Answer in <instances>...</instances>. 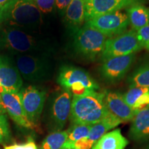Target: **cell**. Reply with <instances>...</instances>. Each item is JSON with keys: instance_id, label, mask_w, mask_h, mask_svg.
Returning a JSON list of instances; mask_svg holds the SVG:
<instances>
[{"instance_id": "3", "label": "cell", "mask_w": 149, "mask_h": 149, "mask_svg": "<svg viewBox=\"0 0 149 149\" xmlns=\"http://www.w3.org/2000/svg\"><path fill=\"white\" fill-rule=\"evenodd\" d=\"M0 50L15 55L44 54L46 43L33 33L19 28L0 26Z\"/></svg>"}, {"instance_id": "34", "label": "cell", "mask_w": 149, "mask_h": 149, "mask_svg": "<svg viewBox=\"0 0 149 149\" xmlns=\"http://www.w3.org/2000/svg\"><path fill=\"white\" fill-rule=\"evenodd\" d=\"M61 149H69V148H61Z\"/></svg>"}, {"instance_id": "13", "label": "cell", "mask_w": 149, "mask_h": 149, "mask_svg": "<svg viewBox=\"0 0 149 149\" xmlns=\"http://www.w3.org/2000/svg\"><path fill=\"white\" fill-rule=\"evenodd\" d=\"M72 105V94L69 91L64 89L54 100L51 107V119L53 128L61 130L70 117Z\"/></svg>"}, {"instance_id": "20", "label": "cell", "mask_w": 149, "mask_h": 149, "mask_svg": "<svg viewBox=\"0 0 149 149\" xmlns=\"http://www.w3.org/2000/svg\"><path fill=\"white\" fill-rule=\"evenodd\" d=\"M66 22L78 26L85 21V0H72L65 11Z\"/></svg>"}, {"instance_id": "26", "label": "cell", "mask_w": 149, "mask_h": 149, "mask_svg": "<svg viewBox=\"0 0 149 149\" xmlns=\"http://www.w3.org/2000/svg\"><path fill=\"white\" fill-rule=\"evenodd\" d=\"M94 144H93L89 139L86 137L74 141L70 144L65 143L62 148H69V149H92Z\"/></svg>"}, {"instance_id": "22", "label": "cell", "mask_w": 149, "mask_h": 149, "mask_svg": "<svg viewBox=\"0 0 149 149\" xmlns=\"http://www.w3.org/2000/svg\"><path fill=\"white\" fill-rule=\"evenodd\" d=\"M91 126L86 124H72V127L68 130V139L65 143L70 144L79 139L88 137Z\"/></svg>"}, {"instance_id": "14", "label": "cell", "mask_w": 149, "mask_h": 149, "mask_svg": "<svg viewBox=\"0 0 149 149\" xmlns=\"http://www.w3.org/2000/svg\"><path fill=\"white\" fill-rule=\"evenodd\" d=\"M137 0H85V21L130 6Z\"/></svg>"}, {"instance_id": "4", "label": "cell", "mask_w": 149, "mask_h": 149, "mask_svg": "<svg viewBox=\"0 0 149 149\" xmlns=\"http://www.w3.org/2000/svg\"><path fill=\"white\" fill-rule=\"evenodd\" d=\"M57 81L73 96H81L99 89L95 81L86 71L71 66H64L59 70Z\"/></svg>"}, {"instance_id": "2", "label": "cell", "mask_w": 149, "mask_h": 149, "mask_svg": "<svg viewBox=\"0 0 149 149\" xmlns=\"http://www.w3.org/2000/svg\"><path fill=\"white\" fill-rule=\"evenodd\" d=\"M110 113L105 104V93L91 91L72 99L70 119L72 124L93 125Z\"/></svg>"}, {"instance_id": "32", "label": "cell", "mask_w": 149, "mask_h": 149, "mask_svg": "<svg viewBox=\"0 0 149 149\" xmlns=\"http://www.w3.org/2000/svg\"><path fill=\"white\" fill-rule=\"evenodd\" d=\"M10 0H0V10L3 8L6 4H7Z\"/></svg>"}, {"instance_id": "5", "label": "cell", "mask_w": 149, "mask_h": 149, "mask_svg": "<svg viewBox=\"0 0 149 149\" xmlns=\"http://www.w3.org/2000/svg\"><path fill=\"white\" fill-rule=\"evenodd\" d=\"M107 40L106 35L86 24L74 35V50L81 57L93 60L102 55Z\"/></svg>"}, {"instance_id": "21", "label": "cell", "mask_w": 149, "mask_h": 149, "mask_svg": "<svg viewBox=\"0 0 149 149\" xmlns=\"http://www.w3.org/2000/svg\"><path fill=\"white\" fill-rule=\"evenodd\" d=\"M68 130L53 132L42 141L40 149H61L68 139Z\"/></svg>"}, {"instance_id": "7", "label": "cell", "mask_w": 149, "mask_h": 149, "mask_svg": "<svg viewBox=\"0 0 149 149\" xmlns=\"http://www.w3.org/2000/svg\"><path fill=\"white\" fill-rule=\"evenodd\" d=\"M142 48L136 31L124 32L118 36L108 39L101 55L102 59L105 61L112 57L135 54Z\"/></svg>"}, {"instance_id": "24", "label": "cell", "mask_w": 149, "mask_h": 149, "mask_svg": "<svg viewBox=\"0 0 149 149\" xmlns=\"http://www.w3.org/2000/svg\"><path fill=\"white\" fill-rule=\"evenodd\" d=\"M149 91L148 88H145V87H138V86H132L125 94L123 95L124 100L130 107L133 108L135 105V102L137 100Z\"/></svg>"}, {"instance_id": "35", "label": "cell", "mask_w": 149, "mask_h": 149, "mask_svg": "<svg viewBox=\"0 0 149 149\" xmlns=\"http://www.w3.org/2000/svg\"><path fill=\"white\" fill-rule=\"evenodd\" d=\"M0 101H1V97H0Z\"/></svg>"}, {"instance_id": "10", "label": "cell", "mask_w": 149, "mask_h": 149, "mask_svg": "<svg viewBox=\"0 0 149 149\" xmlns=\"http://www.w3.org/2000/svg\"><path fill=\"white\" fill-rule=\"evenodd\" d=\"M22 104L29 120L37 126L42 115L46 100V92L34 86L20 91Z\"/></svg>"}, {"instance_id": "11", "label": "cell", "mask_w": 149, "mask_h": 149, "mask_svg": "<svg viewBox=\"0 0 149 149\" xmlns=\"http://www.w3.org/2000/svg\"><path fill=\"white\" fill-rule=\"evenodd\" d=\"M23 81L14 61L6 55H0V92H19Z\"/></svg>"}, {"instance_id": "18", "label": "cell", "mask_w": 149, "mask_h": 149, "mask_svg": "<svg viewBox=\"0 0 149 149\" xmlns=\"http://www.w3.org/2000/svg\"><path fill=\"white\" fill-rule=\"evenodd\" d=\"M121 123L118 119L110 113L104 120L91 125L87 138L95 144L109 130L116 127Z\"/></svg>"}, {"instance_id": "30", "label": "cell", "mask_w": 149, "mask_h": 149, "mask_svg": "<svg viewBox=\"0 0 149 149\" xmlns=\"http://www.w3.org/2000/svg\"><path fill=\"white\" fill-rule=\"evenodd\" d=\"M3 149H38L33 139H29L22 144H15L9 146H5Z\"/></svg>"}, {"instance_id": "23", "label": "cell", "mask_w": 149, "mask_h": 149, "mask_svg": "<svg viewBox=\"0 0 149 149\" xmlns=\"http://www.w3.org/2000/svg\"><path fill=\"white\" fill-rule=\"evenodd\" d=\"M132 86L149 88V64L141 66L133 74L130 79ZM131 86V87H132Z\"/></svg>"}, {"instance_id": "28", "label": "cell", "mask_w": 149, "mask_h": 149, "mask_svg": "<svg viewBox=\"0 0 149 149\" xmlns=\"http://www.w3.org/2000/svg\"><path fill=\"white\" fill-rule=\"evenodd\" d=\"M147 108H149V91L143 94L137 100L132 109H133L135 113H137L139 111L146 109Z\"/></svg>"}, {"instance_id": "29", "label": "cell", "mask_w": 149, "mask_h": 149, "mask_svg": "<svg viewBox=\"0 0 149 149\" xmlns=\"http://www.w3.org/2000/svg\"><path fill=\"white\" fill-rule=\"evenodd\" d=\"M142 47L149 51V24L136 31Z\"/></svg>"}, {"instance_id": "25", "label": "cell", "mask_w": 149, "mask_h": 149, "mask_svg": "<svg viewBox=\"0 0 149 149\" xmlns=\"http://www.w3.org/2000/svg\"><path fill=\"white\" fill-rule=\"evenodd\" d=\"M10 139V130L7 117L0 115V144L7 142Z\"/></svg>"}, {"instance_id": "33", "label": "cell", "mask_w": 149, "mask_h": 149, "mask_svg": "<svg viewBox=\"0 0 149 149\" xmlns=\"http://www.w3.org/2000/svg\"><path fill=\"white\" fill-rule=\"evenodd\" d=\"M6 113V110L3 107L2 103L0 101V115H5Z\"/></svg>"}, {"instance_id": "12", "label": "cell", "mask_w": 149, "mask_h": 149, "mask_svg": "<svg viewBox=\"0 0 149 149\" xmlns=\"http://www.w3.org/2000/svg\"><path fill=\"white\" fill-rule=\"evenodd\" d=\"M135 54L115 57L104 61L102 76L109 81H117L124 77L135 60Z\"/></svg>"}, {"instance_id": "1", "label": "cell", "mask_w": 149, "mask_h": 149, "mask_svg": "<svg viewBox=\"0 0 149 149\" xmlns=\"http://www.w3.org/2000/svg\"><path fill=\"white\" fill-rule=\"evenodd\" d=\"M42 24V15L32 0H10L0 10V26L33 33Z\"/></svg>"}, {"instance_id": "27", "label": "cell", "mask_w": 149, "mask_h": 149, "mask_svg": "<svg viewBox=\"0 0 149 149\" xmlns=\"http://www.w3.org/2000/svg\"><path fill=\"white\" fill-rule=\"evenodd\" d=\"M42 13H49L55 7V0H32Z\"/></svg>"}, {"instance_id": "31", "label": "cell", "mask_w": 149, "mask_h": 149, "mask_svg": "<svg viewBox=\"0 0 149 149\" xmlns=\"http://www.w3.org/2000/svg\"><path fill=\"white\" fill-rule=\"evenodd\" d=\"M72 0H55V7L59 12H64Z\"/></svg>"}, {"instance_id": "16", "label": "cell", "mask_w": 149, "mask_h": 149, "mask_svg": "<svg viewBox=\"0 0 149 149\" xmlns=\"http://www.w3.org/2000/svg\"><path fill=\"white\" fill-rule=\"evenodd\" d=\"M130 136L135 140L149 139V108L136 113L130 129Z\"/></svg>"}, {"instance_id": "17", "label": "cell", "mask_w": 149, "mask_h": 149, "mask_svg": "<svg viewBox=\"0 0 149 149\" xmlns=\"http://www.w3.org/2000/svg\"><path fill=\"white\" fill-rule=\"evenodd\" d=\"M128 141L120 128L107 133L97 141L92 149H125Z\"/></svg>"}, {"instance_id": "15", "label": "cell", "mask_w": 149, "mask_h": 149, "mask_svg": "<svg viewBox=\"0 0 149 149\" xmlns=\"http://www.w3.org/2000/svg\"><path fill=\"white\" fill-rule=\"evenodd\" d=\"M105 104L107 109L121 122L133 120L136 113L126 103L124 97L117 92L105 93Z\"/></svg>"}, {"instance_id": "9", "label": "cell", "mask_w": 149, "mask_h": 149, "mask_svg": "<svg viewBox=\"0 0 149 149\" xmlns=\"http://www.w3.org/2000/svg\"><path fill=\"white\" fill-rule=\"evenodd\" d=\"M1 101L6 112L17 125L27 129H34L36 127L29 120L22 104V95L19 92H0Z\"/></svg>"}, {"instance_id": "6", "label": "cell", "mask_w": 149, "mask_h": 149, "mask_svg": "<svg viewBox=\"0 0 149 149\" xmlns=\"http://www.w3.org/2000/svg\"><path fill=\"white\" fill-rule=\"evenodd\" d=\"M13 61L22 77L28 81H44L50 76L51 65L44 54L15 55Z\"/></svg>"}, {"instance_id": "8", "label": "cell", "mask_w": 149, "mask_h": 149, "mask_svg": "<svg viewBox=\"0 0 149 149\" xmlns=\"http://www.w3.org/2000/svg\"><path fill=\"white\" fill-rule=\"evenodd\" d=\"M107 37H113L124 33L129 24L127 14L121 10L94 17L86 22Z\"/></svg>"}, {"instance_id": "19", "label": "cell", "mask_w": 149, "mask_h": 149, "mask_svg": "<svg viewBox=\"0 0 149 149\" xmlns=\"http://www.w3.org/2000/svg\"><path fill=\"white\" fill-rule=\"evenodd\" d=\"M127 15L129 23L136 31L149 24V9L143 5H131L127 10Z\"/></svg>"}]
</instances>
